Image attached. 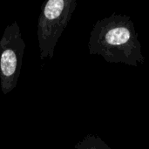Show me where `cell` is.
Segmentation results:
<instances>
[{
  "instance_id": "obj_1",
  "label": "cell",
  "mask_w": 149,
  "mask_h": 149,
  "mask_svg": "<svg viewBox=\"0 0 149 149\" xmlns=\"http://www.w3.org/2000/svg\"><path fill=\"white\" fill-rule=\"evenodd\" d=\"M90 55H100L108 63L137 66L145 63L138 33L131 17L113 13L99 20L90 34Z\"/></svg>"
},
{
  "instance_id": "obj_3",
  "label": "cell",
  "mask_w": 149,
  "mask_h": 149,
  "mask_svg": "<svg viewBox=\"0 0 149 149\" xmlns=\"http://www.w3.org/2000/svg\"><path fill=\"white\" fill-rule=\"evenodd\" d=\"M26 45L17 21L8 24L0 39V86L6 95L17 86Z\"/></svg>"
},
{
  "instance_id": "obj_4",
  "label": "cell",
  "mask_w": 149,
  "mask_h": 149,
  "mask_svg": "<svg viewBox=\"0 0 149 149\" xmlns=\"http://www.w3.org/2000/svg\"><path fill=\"white\" fill-rule=\"evenodd\" d=\"M75 149H111V148L101 138L88 134L76 144Z\"/></svg>"
},
{
  "instance_id": "obj_2",
  "label": "cell",
  "mask_w": 149,
  "mask_h": 149,
  "mask_svg": "<svg viewBox=\"0 0 149 149\" xmlns=\"http://www.w3.org/2000/svg\"><path fill=\"white\" fill-rule=\"evenodd\" d=\"M76 0H48L43 3L38 19L40 58H52L56 45L76 9Z\"/></svg>"
}]
</instances>
